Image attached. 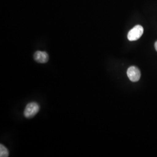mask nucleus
<instances>
[{
    "label": "nucleus",
    "mask_w": 157,
    "mask_h": 157,
    "mask_svg": "<svg viewBox=\"0 0 157 157\" xmlns=\"http://www.w3.org/2000/svg\"><path fill=\"white\" fill-rule=\"evenodd\" d=\"M34 59L36 62L44 63L48 62L49 56L45 51H37L34 54Z\"/></svg>",
    "instance_id": "4"
},
{
    "label": "nucleus",
    "mask_w": 157,
    "mask_h": 157,
    "mask_svg": "<svg viewBox=\"0 0 157 157\" xmlns=\"http://www.w3.org/2000/svg\"><path fill=\"white\" fill-rule=\"evenodd\" d=\"M39 105L37 102L29 103L24 111V115L26 118H31L34 117L39 111Z\"/></svg>",
    "instance_id": "1"
},
{
    "label": "nucleus",
    "mask_w": 157,
    "mask_h": 157,
    "mask_svg": "<svg viewBox=\"0 0 157 157\" xmlns=\"http://www.w3.org/2000/svg\"><path fill=\"white\" fill-rule=\"evenodd\" d=\"M143 32L144 29L141 25H136L129 31L128 34V39L131 41L137 40L141 37Z\"/></svg>",
    "instance_id": "2"
},
{
    "label": "nucleus",
    "mask_w": 157,
    "mask_h": 157,
    "mask_svg": "<svg viewBox=\"0 0 157 157\" xmlns=\"http://www.w3.org/2000/svg\"><path fill=\"white\" fill-rule=\"evenodd\" d=\"M127 75L129 79L133 82L139 81L140 78L141 73L140 70L134 66L130 67L128 68L127 71Z\"/></svg>",
    "instance_id": "3"
},
{
    "label": "nucleus",
    "mask_w": 157,
    "mask_h": 157,
    "mask_svg": "<svg viewBox=\"0 0 157 157\" xmlns=\"http://www.w3.org/2000/svg\"><path fill=\"white\" fill-rule=\"evenodd\" d=\"M155 50L157 51V41L155 42Z\"/></svg>",
    "instance_id": "6"
},
{
    "label": "nucleus",
    "mask_w": 157,
    "mask_h": 157,
    "mask_svg": "<svg viewBox=\"0 0 157 157\" xmlns=\"http://www.w3.org/2000/svg\"><path fill=\"white\" fill-rule=\"evenodd\" d=\"M9 156V152L8 149L2 144L0 145V157H8Z\"/></svg>",
    "instance_id": "5"
}]
</instances>
